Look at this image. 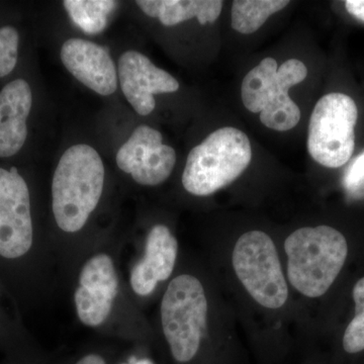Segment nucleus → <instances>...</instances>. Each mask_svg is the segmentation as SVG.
<instances>
[{"mask_svg":"<svg viewBox=\"0 0 364 364\" xmlns=\"http://www.w3.org/2000/svg\"><path fill=\"white\" fill-rule=\"evenodd\" d=\"M251 159L252 148L247 135L233 127H224L191 151L182 186L193 196L213 195L236 181Z\"/></svg>","mask_w":364,"mask_h":364,"instance_id":"obj_3","label":"nucleus"},{"mask_svg":"<svg viewBox=\"0 0 364 364\" xmlns=\"http://www.w3.org/2000/svg\"><path fill=\"white\" fill-rule=\"evenodd\" d=\"M117 73L124 97L141 116H148L155 109V95L174 92L179 88L178 81L168 72L136 51L122 55Z\"/></svg>","mask_w":364,"mask_h":364,"instance_id":"obj_11","label":"nucleus"},{"mask_svg":"<svg viewBox=\"0 0 364 364\" xmlns=\"http://www.w3.org/2000/svg\"><path fill=\"white\" fill-rule=\"evenodd\" d=\"M63 4L72 21L83 32L92 35L104 31L107 16L117 6L116 1L107 0H66Z\"/></svg>","mask_w":364,"mask_h":364,"instance_id":"obj_17","label":"nucleus"},{"mask_svg":"<svg viewBox=\"0 0 364 364\" xmlns=\"http://www.w3.org/2000/svg\"><path fill=\"white\" fill-rule=\"evenodd\" d=\"M221 0H139L136 6L164 26L178 25L196 18L200 25L214 23L222 13Z\"/></svg>","mask_w":364,"mask_h":364,"instance_id":"obj_15","label":"nucleus"},{"mask_svg":"<svg viewBox=\"0 0 364 364\" xmlns=\"http://www.w3.org/2000/svg\"><path fill=\"white\" fill-rule=\"evenodd\" d=\"M232 262L242 286L260 306L277 310L286 305L289 287L277 247L262 231H249L235 244Z\"/></svg>","mask_w":364,"mask_h":364,"instance_id":"obj_7","label":"nucleus"},{"mask_svg":"<svg viewBox=\"0 0 364 364\" xmlns=\"http://www.w3.org/2000/svg\"><path fill=\"white\" fill-rule=\"evenodd\" d=\"M20 36L13 26L0 28V77L9 75L18 62Z\"/></svg>","mask_w":364,"mask_h":364,"instance_id":"obj_19","label":"nucleus"},{"mask_svg":"<svg viewBox=\"0 0 364 364\" xmlns=\"http://www.w3.org/2000/svg\"><path fill=\"white\" fill-rule=\"evenodd\" d=\"M116 264L109 254L100 252L86 260L74 291V306L81 324L100 328L107 322L119 294Z\"/></svg>","mask_w":364,"mask_h":364,"instance_id":"obj_9","label":"nucleus"},{"mask_svg":"<svg viewBox=\"0 0 364 364\" xmlns=\"http://www.w3.org/2000/svg\"><path fill=\"white\" fill-rule=\"evenodd\" d=\"M33 243L30 191L18 169L0 168V256L18 259Z\"/></svg>","mask_w":364,"mask_h":364,"instance_id":"obj_8","label":"nucleus"},{"mask_svg":"<svg viewBox=\"0 0 364 364\" xmlns=\"http://www.w3.org/2000/svg\"><path fill=\"white\" fill-rule=\"evenodd\" d=\"M132 363L133 364H154L153 361L149 358H131Z\"/></svg>","mask_w":364,"mask_h":364,"instance_id":"obj_23","label":"nucleus"},{"mask_svg":"<svg viewBox=\"0 0 364 364\" xmlns=\"http://www.w3.org/2000/svg\"><path fill=\"white\" fill-rule=\"evenodd\" d=\"M119 364H133V363H132L131 359H129V361H124V363H122Z\"/></svg>","mask_w":364,"mask_h":364,"instance_id":"obj_24","label":"nucleus"},{"mask_svg":"<svg viewBox=\"0 0 364 364\" xmlns=\"http://www.w3.org/2000/svg\"><path fill=\"white\" fill-rule=\"evenodd\" d=\"M176 163L173 148L164 145L161 133L146 124L136 128L117 154L119 168L144 186H159L166 181Z\"/></svg>","mask_w":364,"mask_h":364,"instance_id":"obj_10","label":"nucleus"},{"mask_svg":"<svg viewBox=\"0 0 364 364\" xmlns=\"http://www.w3.org/2000/svg\"><path fill=\"white\" fill-rule=\"evenodd\" d=\"M208 301L205 287L188 273L169 282L160 304L163 336L176 363H191L207 329Z\"/></svg>","mask_w":364,"mask_h":364,"instance_id":"obj_4","label":"nucleus"},{"mask_svg":"<svg viewBox=\"0 0 364 364\" xmlns=\"http://www.w3.org/2000/svg\"><path fill=\"white\" fill-rule=\"evenodd\" d=\"M289 4L287 0H236L232 6V28L244 35L255 33L270 16Z\"/></svg>","mask_w":364,"mask_h":364,"instance_id":"obj_16","label":"nucleus"},{"mask_svg":"<svg viewBox=\"0 0 364 364\" xmlns=\"http://www.w3.org/2000/svg\"><path fill=\"white\" fill-rule=\"evenodd\" d=\"M355 304V316L347 326L343 336V348L347 353L364 350V277L356 282L352 291Z\"/></svg>","mask_w":364,"mask_h":364,"instance_id":"obj_18","label":"nucleus"},{"mask_svg":"<svg viewBox=\"0 0 364 364\" xmlns=\"http://www.w3.org/2000/svg\"><path fill=\"white\" fill-rule=\"evenodd\" d=\"M32 104V90L23 79L11 81L0 91V158L14 156L25 145Z\"/></svg>","mask_w":364,"mask_h":364,"instance_id":"obj_14","label":"nucleus"},{"mask_svg":"<svg viewBox=\"0 0 364 364\" xmlns=\"http://www.w3.org/2000/svg\"><path fill=\"white\" fill-rule=\"evenodd\" d=\"M67 70L86 87L100 95H111L117 88V71L109 53L102 46L72 38L61 48Z\"/></svg>","mask_w":364,"mask_h":364,"instance_id":"obj_13","label":"nucleus"},{"mask_svg":"<svg viewBox=\"0 0 364 364\" xmlns=\"http://www.w3.org/2000/svg\"><path fill=\"white\" fill-rule=\"evenodd\" d=\"M105 166L97 151L85 144L72 146L62 155L52 182L55 222L64 233L85 228L102 198Z\"/></svg>","mask_w":364,"mask_h":364,"instance_id":"obj_1","label":"nucleus"},{"mask_svg":"<svg viewBox=\"0 0 364 364\" xmlns=\"http://www.w3.org/2000/svg\"><path fill=\"white\" fill-rule=\"evenodd\" d=\"M345 6L352 16L364 21V0H348L345 2Z\"/></svg>","mask_w":364,"mask_h":364,"instance_id":"obj_22","label":"nucleus"},{"mask_svg":"<svg viewBox=\"0 0 364 364\" xmlns=\"http://www.w3.org/2000/svg\"><path fill=\"white\" fill-rule=\"evenodd\" d=\"M306 76L308 69L299 60H287L279 68L274 59H263L242 81L244 107L254 114L259 112L261 123L272 130H291L299 124L301 114L289 97V90Z\"/></svg>","mask_w":364,"mask_h":364,"instance_id":"obj_5","label":"nucleus"},{"mask_svg":"<svg viewBox=\"0 0 364 364\" xmlns=\"http://www.w3.org/2000/svg\"><path fill=\"white\" fill-rule=\"evenodd\" d=\"M178 242L168 227L155 225L145 242L143 257L132 267L130 286L136 296L145 298L166 282L176 268Z\"/></svg>","mask_w":364,"mask_h":364,"instance_id":"obj_12","label":"nucleus"},{"mask_svg":"<svg viewBox=\"0 0 364 364\" xmlns=\"http://www.w3.org/2000/svg\"><path fill=\"white\" fill-rule=\"evenodd\" d=\"M72 364H109V359L100 352H88L76 359Z\"/></svg>","mask_w":364,"mask_h":364,"instance_id":"obj_21","label":"nucleus"},{"mask_svg":"<svg viewBox=\"0 0 364 364\" xmlns=\"http://www.w3.org/2000/svg\"><path fill=\"white\" fill-rule=\"evenodd\" d=\"M287 279L308 298L324 296L341 272L348 255L344 235L334 228L305 227L296 230L284 242Z\"/></svg>","mask_w":364,"mask_h":364,"instance_id":"obj_2","label":"nucleus"},{"mask_svg":"<svg viewBox=\"0 0 364 364\" xmlns=\"http://www.w3.org/2000/svg\"><path fill=\"white\" fill-rule=\"evenodd\" d=\"M358 109L344 93L333 92L318 100L308 130V151L322 166L339 168L350 160L355 148Z\"/></svg>","mask_w":364,"mask_h":364,"instance_id":"obj_6","label":"nucleus"},{"mask_svg":"<svg viewBox=\"0 0 364 364\" xmlns=\"http://www.w3.org/2000/svg\"><path fill=\"white\" fill-rule=\"evenodd\" d=\"M364 182V152L356 158L355 161L347 171L346 184L350 186H358Z\"/></svg>","mask_w":364,"mask_h":364,"instance_id":"obj_20","label":"nucleus"}]
</instances>
